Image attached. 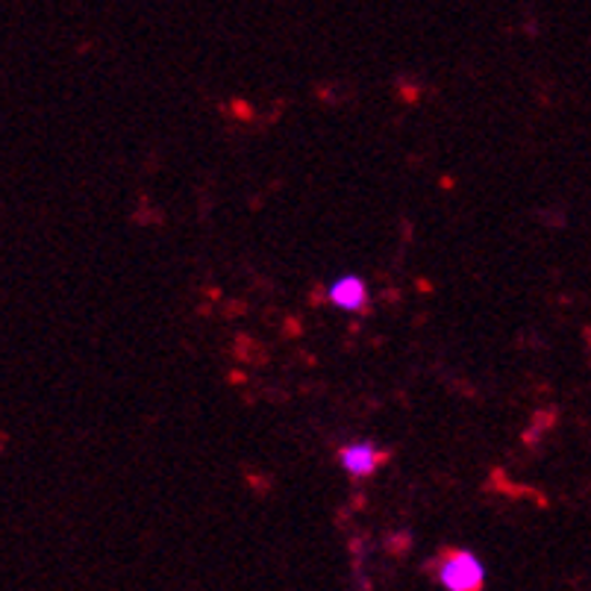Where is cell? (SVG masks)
<instances>
[{"mask_svg":"<svg viewBox=\"0 0 591 591\" xmlns=\"http://www.w3.org/2000/svg\"><path fill=\"white\" fill-rule=\"evenodd\" d=\"M439 582L448 591H477L486 582V568L471 551H456L441 563Z\"/></svg>","mask_w":591,"mask_h":591,"instance_id":"1","label":"cell"},{"mask_svg":"<svg viewBox=\"0 0 591 591\" xmlns=\"http://www.w3.org/2000/svg\"><path fill=\"white\" fill-rule=\"evenodd\" d=\"M338 460H341V468L348 471L350 477H371L380 465L385 462V453L371 444V441H354L348 448L338 451Z\"/></svg>","mask_w":591,"mask_h":591,"instance_id":"2","label":"cell"},{"mask_svg":"<svg viewBox=\"0 0 591 591\" xmlns=\"http://www.w3.org/2000/svg\"><path fill=\"white\" fill-rule=\"evenodd\" d=\"M327 298L336 310L357 315V312H362L368 306V286L357 274H345V277H338V280L329 286Z\"/></svg>","mask_w":591,"mask_h":591,"instance_id":"3","label":"cell"}]
</instances>
